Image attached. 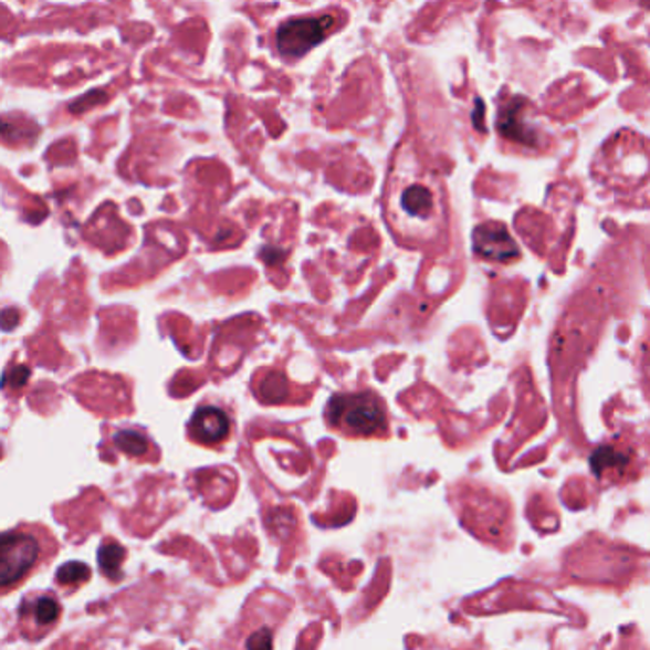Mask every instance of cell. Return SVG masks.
I'll list each match as a JSON object with an SVG mask.
<instances>
[{
    "label": "cell",
    "instance_id": "6da1fadb",
    "mask_svg": "<svg viewBox=\"0 0 650 650\" xmlns=\"http://www.w3.org/2000/svg\"><path fill=\"white\" fill-rule=\"evenodd\" d=\"M386 218L399 241L429 247L447 231L443 186L418 162L415 153H399L386 195Z\"/></svg>",
    "mask_w": 650,
    "mask_h": 650
},
{
    "label": "cell",
    "instance_id": "9c48e42d",
    "mask_svg": "<svg viewBox=\"0 0 650 650\" xmlns=\"http://www.w3.org/2000/svg\"><path fill=\"white\" fill-rule=\"evenodd\" d=\"M125 557V547L117 544L115 539H105L104 544L99 546V552H97V563H99L102 575L109 578V580H118Z\"/></svg>",
    "mask_w": 650,
    "mask_h": 650
},
{
    "label": "cell",
    "instance_id": "5b68a950",
    "mask_svg": "<svg viewBox=\"0 0 650 650\" xmlns=\"http://www.w3.org/2000/svg\"><path fill=\"white\" fill-rule=\"evenodd\" d=\"M62 615V605L57 601L56 595L46 591L29 594L18 610V628L25 639L36 641L49 636L50 631L56 630Z\"/></svg>",
    "mask_w": 650,
    "mask_h": 650
},
{
    "label": "cell",
    "instance_id": "ba28073f",
    "mask_svg": "<svg viewBox=\"0 0 650 650\" xmlns=\"http://www.w3.org/2000/svg\"><path fill=\"white\" fill-rule=\"evenodd\" d=\"M526 113L528 112H526L525 99L513 97L500 113L499 128L502 136L512 139V141H520L525 146H536L538 134H536V128L531 125Z\"/></svg>",
    "mask_w": 650,
    "mask_h": 650
},
{
    "label": "cell",
    "instance_id": "30bf717a",
    "mask_svg": "<svg viewBox=\"0 0 650 650\" xmlns=\"http://www.w3.org/2000/svg\"><path fill=\"white\" fill-rule=\"evenodd\" d=\"M91 568L84 563H65L63 567L57 568L56 584L60 588L65 589V594H73L76 589L83 588L86 581L91 580Z\"/></svg>",
    "mask_w": 650,
    "mask_h": 650
},
{
    "label": "cell",
    "instance_id": "7a4b0ae2",
    "mask_svg": "<svg viewBox=\"0 0 650 650\" xmlns=\"http://www.w3.org/2000/svg\"><path fill=\"white\" fill-rule=\"evenodd\" d=\"M57 552V542L41 525H20L0 539V589L10 594L35 575Z\"/></svg>",
    "mask_w": 650,
    "mask_h": 650
},
{
    "label": "cell",
    "instance_id": "52a82bcc",
    "mask_svg": "<svg viewBox=\"0 0 650 650\" xmlns=\"http://www.w3.org/2000/svg\"><path fill=\"white\" fill-rule=\"evenodd\" d=\"M473 249L479 256L491 262H512L520 256V247L513 241L505 226L496 222L483 223L473 233Z\"/></svg>",
    "mask_w": 650,
    "mask_h": 650
},
{
    "label": "cell",
    "instance_id": "8fae6325",
    "mask_svg": "<svg viewBox=\"0 0 650 650\" xmlns=\"http://www.w3.org/2000/svg\"><path fill=\"white\" fill-rule=\"evenodd\" d=\"M113 441H115L118 449L123 450L130 458L141 457L149 449V441H147L146 436L141 431H138V429H123V431H117L115 437H113Z\"/></svg>",
    "mask_w": 650,
    "mask_h": 650
},
{
    "label": "cell",
    "instance_id": "8992f818",
    "mask_svg": "<svg viewBox=\"0 0 650 650\" xmlns=\"http://www.w3.org/2000/svg\"><path fill=\"white\" fill-rule=\"evenodd\" d=\"M231 431H233V423L228 412L214 405L199 407L187 423V437L193 443L207 449H218L223 443H228Z\"/></svg>",
    "mask_w": 650,
    "mask_h": 650
},
{
    "label": "cell",
    "instance_id": "3957f363",
    "mask_svg": "<svg viewBox=\"0 0 650 650\" xmlns=\"http://www.w3.org/2000/svg\"><path fill=\"white\" fill-rule=\"evenodd\" d=\"M325 422L347 439H384L389 433L388 407L373 389L333 395L326 402Z\"/></svg>",
    "mask_w": 650,
    "mask_h": 650
},
{
    "label": "cell",
    "instance_id": "277c9868",
    "mask_svg": "<svg viewBox=\"0 0 650 650\" xmlns=\"http://www.w3.org/2000/svg\"><path fill=\"white\" fill-rule=\"evenodd\" d=\"M336 25V15L326 14L317 18H300V20L284 21L277 29V50L284 57L304 56L305 52L325 41Z\"/></svg>",
    "mask_w": 650,
    "mask_h": 650
}]
</instances>
